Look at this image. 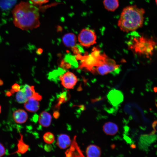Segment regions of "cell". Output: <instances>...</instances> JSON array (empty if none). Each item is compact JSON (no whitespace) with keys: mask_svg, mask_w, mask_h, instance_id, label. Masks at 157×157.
I'll return each instance as SVG.
<instances>
[{"mask_svg":"<svg viewBox=\"0 0 157 157\" xmlns=\"http://www.w3.org/2000/svg\"><path fill=\"white\" fill-rule=\"evenodd\" d=\"M134 38L130 45V49L136 54L147 57L152 56L157 48V42L152 38L143 36Z\"/></svg>","mask_w":157,"mask_h":157,"instance_id":"3957f363","label":"cell"},{"mask_svg":"<svg viewBox=\"0 0 157 157\" xmlns=\"http://www.w3.org/2000/svg\"><path fill=\"white\" fill-rule=\"evenodd\" d=\"M104 131L106 135H113L118 131V127L115 123L111 122L106 123L103 126Z\"/></svg>","mask_w":157,"mask_h":157,"instance_id":"4fadbf2b","label":"cell"},{"mask_svg":"<svg viewBox=\"0 0 157 157\" xmlns=\"http://www.w3.org/2000/svg\"><path fill=\"white\" fill-rule=\"evenodd\" d=\"M19 133L20 138L18 140L17 144L18 150L17 151V152H18L20 154H24L28 151L29 146L24 141L23 135L20 133L19 131Z\"/></svg>","mask_w":157,"mask_h":157,"instance_id":"2e32d148","label":"cell"},{"mask_svg":"<svg viewBox=\"0 0 157 157\" xmlns=\"http://www.w3.org/2000/svg\"><path fill=\"white\" fill-rule=\"evenodd\" d=\"M97 36L95 32L88 28L83 29L78 36V40L83 46L88 47L96 43Z\"/></svg>","mask_w":157,"mask_h":157,"instance_id":"5b68a950","label":"cell"},{"mask_svg":"<svg viewBox=\"0 0 157 157\" xmlns=\"http://www.w3.org/2000/svg\"><path fill=\"white\" fill-rule=\"evenodd\" d=\"M12 13L15 26L22 30H32L40 25L39 9L32 3L21 1L15 6Z\"/></svg>","mask_w":157,"mask_h":157,"instance_id":"6da1fadb","label":"cell"},{"mask_svg":"<svg viewBox=\"0 0 157 157\" xmlns=\"http://www.w3.org/2000/svg\"><path fill=\"white\" fill-rule=\"evenodd\" d=\"M1 105H0V114L1 112Z\"/></svg>","mask_w":157,"mask_h":157,"instance_id":"cb8c5ba5","label":"cell"},{"mask_svg":"<svg viewBox=\"0 0 157 157\" xmlns=\"http://www.w3.org/2000/svg\"><path fill=\"white\" fill-rule=\"evenodd\" d=\"M44 149L47 151H50L52 149V146L50 144H47L44 147Z\"/></svg>","mask_w":157,"mask_h":157,"instance_id":"603a6c76","label":"cell"},{"mask_svg":"<svg viewBox=\"0 0 157 157\" xmlns=\"http://www.w3.org/2000/svg\"><path fill=\"white\" fill-rule=\"evenodd\" d=\"M61 84L65 88H73L78 81L76 76L73 73L68 71L60 77Z\"/></svg>","mask_w":157,"mask_h":157,"instance_id":"8992f818","label":"cell"},{"mask_svg":"<svg viewBox=\"0 0 157 157\" xmlns=\"http://www.w3.org/2000/svg\"><path fill=\"white\" fill-rule=\"evenodd\" d=\"M43 139L46 143L48 144H51L54 141L55 137L52 133L50 132H47L45 133L44 135Z\"/></svg>","mask_w":157,"mask_h":157,"instance_id":"d6986e66","label":"cell"},{"mask_svg":"<svg viewBox=\"0 0 157 157\" xmlns=\"http://www.w3.org/2000/svg\"><path fill=\"white\" fill-rule=\"evenodd\" d=\"M107 97L110 102L114 106L119 105L124 100L123 93L115 89H113L109 92Z\"/></svg>","mask_w":157,"mask_h":157,"instance_id":"52a82bcc","label":"cell"},{"mask_svg":"<svg viewBox=\"0 0 157 157\" xmlns=\"http://www.w3.org/2000/svg\"><path fill=\"white\" fill-rule=\"evenodd\" d=\"M103 4L105 8L108 11L113 12L119 7V0H104Z\"/></svg>","mask_w":157,"mask_h":157,"instance_id":"9a60e30c","label":"cell"},{"mask_svg":"<svg viewBox=\"0 0 157 157\" xmlns=\"http://www.w3.org/2000/svg\"><path fill=\"white\" fill-rule=\"evenodd\" d=\"M144 10L135 5L129 6L124 8L118 21L117 25L123 32L134 31L143 25Z\"/></svg>","mask_w":157,"mask_h":157,"instance_id":"7a4b0ae2","label":"cell"},{"mask_svg":"<svg viewBox=\"0 0 157 157\" xmlns=\"http://www.w3.org/2000/svg\"><path fill=\"white\" fill-rule=\"evenodd\" d=\"M63 41L66 47H72L76 44V38L75 35L72 33H69L65 35L63 37Z\"/></svg>","mask_w":157,"mask_h":157,"instance_id":"5bb4252c","label":"cell"},{"mask_svg":"<svg viewBox=\"0 0 157 157\" xmlns=\"http://www.w3.org/2000/svg\"><path fill=\"white\" fill-rule=\"evenodd\" d=\"M13 117L15 122L18 124L25 123L28 119L27 113L23 109H18L15 110L13 112Z\"/></svg>","mask_w":157,"mask_h":157,"instance_id":"9c48e42d","label":"cell"},{"mask_svg":"<svg viewBox=\"0 0 157 157\" xmlns=\"http://www.w3.org/2000/svg\"><path fill=\"white\" fill-rule=\"evenodd\" d=\"M17 0H0V6L3 9L10 8L15 4Z\"/></svg>","mask_w":157,"mask_h":157,"instance_id":"ac0fdd59","label":"cell"},{"mask_svg":"<svg viewBox=\"0 0 157 157\" xmlns=\"http://www.w3.org/2000/svg\"><path fill=\"white\" fill-rule=\"evenodd\" d=\"M85 153L86 157H100L101 151L99 146L91 144L87 147Z\"/></svg>","mask_w":157,"mask_h":157,"instance_id":"8fae6325","label":"cell"},{"mask_svg":"<svg viewBox=\"0 0 157 157\" xmlns=\"http://www.w3.org/2000/svg\"><path fill=\"white\" fill-rule=\"evenodd\" d=\"M71 143V140L68 135L62 134L58 137L56 144L60 149H65L69 147Z\"/></svg>","mask_w":157,"mask_h":157,"instance_id":"30bf717a","label":"cell"},{"mask_svg":"<svg viewBox=\"0 0 157 157\" xmlns=\"http://www.w3.org/2000/svg\"><path fill=\"white\" fill-rule=\"evenodd\" d=\"M16 99L18 103L22 104L25 102L28 99L24 91L20 89L16 94Z\"/></svg>","mask_w":157,"mask_h":157,"instance_id":"e0dca14e","label":"cell"},{"mask_svg":"<svg viewBox=\"0 0 157 157\" xmlns=\"http://www.w3.org/2000/svg\"><path fill=\"white\" fill-rule=\"evenodd\" d=\"M6 153V150L4 145L0 142V157L4 156Z\"/></svg>","mask_w":157,"mask_h":157,"instance_id":"44dd1931","label":"cell"},{"mask_svg":"<svg viewBox=\"0 0 157 157\" xmlns=\"http://www.w3.org/2000/svg\"><path fill=\"white\" fill-rule=\"evenodd\" d=\"M14 91H18L20 89V86L17 83L14 84L12 87Z\"/></svg>","mask_w":157,"mask_h":157,"instance_id":"7402d4cb","label":"cell"},{"mask_svg":"<svg viewBox=\"0 0 157 157\" xmlns=\"http://www.w3.org/2000/svg\"><path fill=\"white\" fill-rule=\"evenodd\" d=\"M155 2L156 4V5L157 6V0H155Z\"/></svg>","mask_w":157,"mask_h":157,"instance_id":"d4e9b609","label":"cell"},{"mask_svg":"<svg viewBox=\"0 0 157 157\" xmlns=\"http://www.w3.org/2000/svg\"><path fill=\"white\" fill-rule=\"evenodd\" d=\"M32 4L36 6H40L47 3L49 0H30Z\"/></svg>","mask_w":157,"mask_h":157,"instance_id":"ffe728a7","label":"cell"},{"mask_svg":"<svg viewBox=\"0 0 157 157\" xmlns=\"http://www.w3.org/2000/svg\"><path fill=\"white\" fill-rule=\"evenodd\" d=\"M39 101L36 98L31 97L29 98L24 103V107L28 111L31 112L37 111L40 108Z\"/></svg>","mask_w":157,"mask_h":157,"instance_id":"ba28073f","label":"cell"},{"mask_svg":"<svg viewBox=\"0 0 157 157\" xmlns=\"http://www.w3.org/2000/svg\"><path fill=\"white\" fill-rule=\"evenodd\" d=\"M39 124L44 127H48L51 124L52 117L51 115L47 112L44 111L40 114L38 117Z\"/></svg>","mask_w":157,"mask_h":157,"instance_id":"7c38bea8","label":"cell"},{"mask_svg":"<svg viewBox=\"0 0 157 157\" xmlns=\"http://www.w3.org/2000/svg\"><path fill=\"white\" fill-rule=\"evenodd\" d=\"M119 67L114 60L108 58L105 54L100 55L91 71L102 75L113 72Z\"/></svg>","mask_w":157,"mask_h":157,"instance_id":"277c9868","label":"cell"}]
</instances>
